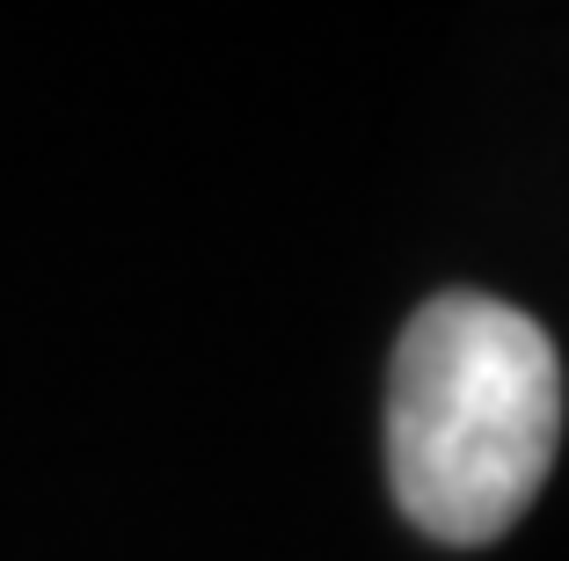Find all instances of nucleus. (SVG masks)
Wrapping results in <instances>:
<instances>
[{
  "label": "nucleus",
  "mask_w": 569,
  "mask_h": 561,
  "mask_svg": "<svg viewBox=\"0 0 569 561\" xmlns=\"http://www.w3.org/2000/svg\"><path fill=\"white\" fill-rule=\"evenodd\" d=\"M562 438V364L533 314L489 292H438L395 343L387 474L395 503L446 547L526 518Z\"/></svg>",
  "instance_id": "obj_1"
}]
</instances>
